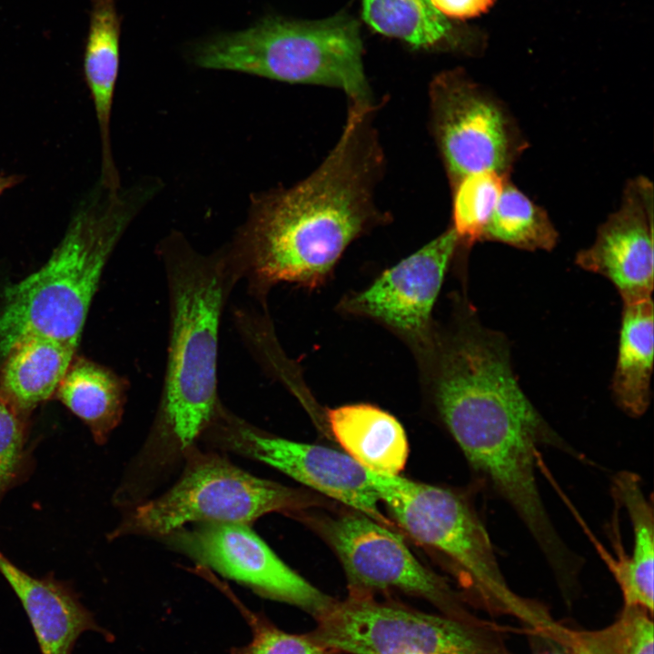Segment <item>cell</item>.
Here are the masks:
<instances>
[{"mask_svg": "<svg viewBox=\"0 0 654 654\" xmlns=\"http://www.w3.org/2000/svg\"><path fill=\"white\" fill-rule=\"evenodd\" d=\"M424 353L435 408L465 458L516 511L550 565L564 563L570 550L543 504L536 461L540 446L568 448L520 388L508 341L468 314Z\"/></svg>", "mask_w": 654, "mask_h": 654, "instance_id": "cell-1", "label": "cell"}, {"mask_svg": "<svg viewBox=\"0 0 654 654\" xmlns=\"http://www.w3.org/2000/svg\"><path fill=\"white\" fill-rule=\"evenodd\" d=\"M371 105L353 104L338 143L305 180L252 196L228 245L240 279L262 295L280 282L319 287L370 225L380 156L366 124Z\"/></svg>", "mask_w": 654, "mask_h": 654, "instance_id": "cell-2", "label": "cell"}, {"mask_svg": "<svg viewBox=\"0 0 654 654\" xmlns=\"http://www.w3.org/2000/svg\"><path fill=\"white\" fill-rule=\"evenodd\" d=\"M159 254L170 308L165 374L153 426L127 472L137 487L147 490L183 463L222 405L220 321L240 279L227 247L203 254L181 233H173L161 242Z\"/></svg>", "mask_w": 654, "mask_h": 654, "instance_id": "cell-3", "label": "cell"}, {"mask_svg": "<svg viewBox=\"0 0 654 654\" xmlns=\"http://www.w3.org/2000/svg\"><path fill=\"white\" fill-rule=\"evenodd\" d=\"M153 178L111 189L100 182L84 199L46 263L3 292L0 356L29 336L77 349L104 269L124 231L160 190Z\"/></svg>", "mask_w": 654, "mask_h": 654, "instance_id": "cell-4", "label": "cell"}, {"mask_svg": "<svg viewBox=\"0 0 654 654\" xmlns=\"http://www.w3.org/2000/svg\"><path fill=\"white\" fill-rule=\"evenodd\" d=\"M189 58L204 69L338 87L353 104H371L360 25L343 12L316 21L268 15L197 42Z\"/></svg>", "mask_w": 654, "mask_h": 654, "instance_id": "cell-5", "label": "cell"}, {"mask_svg": "<svg viewBox=\"0 0 654 654\" xmlns=\"http://www.w3.org/2000/svg\"><path fill=\"white\" fill-rule=\"evenodd\" d=\"M381 502L415 541L444 555L468 591L489 611L512 615L543 632L554 624L536 603L507 584L475 510L451 490L377 472Z\"/></svg>", "mask_w": 654, "mask_h": 654, "instance_id": "cell-6", "label": "cell"}, {"mask_svg": "<svg viewBox=\"0 0 654 654\" xmlns=\"http://www.w3.org/2000/svg\"><path fill=\"white\" fill-rule=\"evenodd\" d=\"M183 464L179 479L165 492L125 511L110 540L129 535L161 539L200 522L250 525L268 513H294L315 503L304 491L258 478L198 446Z\"/></svg>", "mask_w": 654, "mask_h": 654, "instance_id": "cell-7", "label": "cell"}, {"mask_svg": "<svg viewBox=\"0 0 654 654\" xmlns=\"http://www.w3.org/2000/svg\"><path fill=\"white\" fill-rule=\"evenodd\" d=\"M310 635L351 654H508L489 626L419 611L372 595L336 600Z\"/></svg>", "mask_w": 654, "mask_h": 654, "instance_id": "cell-8", "label": "cell"}, {"mask_svg": "<svg viewBox=\"0 0 654 654\" xmlns=\"http://www.w3.org/2000/svg\"><path fill=\"white\" fill-rule=\"evenodd\" d=\"M430 94L435 136L452 185L484 171L509 176L528 142L504 103L460 68L438 74Z\"/></svg>", "mask_w": 654, "mask_h": 654, "instance_id": "cell-9", "label": "cell"}, {"mask_svg": "<svg viewBox=\"0 0 654 654\" xmlns=\"http://www.w3.org/2000/svg\"><path fill=\"white\" fill-rule=\"evenodd\" d=\"M202 438L220 451L273 467L381 524L391 529L395 526L380 508L376 471L346 452L266 433L222 405Z\"/></svg>", "mask_w": 654, "mask_h": 654, "instance_id": "cell-10", "label": "cell"}, {"mask_svg": "<svg viewBox=\"0 0 654 654\" xmlns=\"http://www.w3.org/2000/svg\"><path fill=\"white\" fill-rule=\"evenodd\" d=\"M323 532L342 563L349 594L373 596L376 591L398 590L428 600L447 616L481 621L391 528L354 510L329 520Z\"/></svg>", "mask_w": 654, "mask_h": 654, "instance_id": "cell-11", "label": "cell"}, {"mask_svg": "<svg viewBox=\"0 0 654 654\" xmlns=\"http://www.w3.org/2000/svg\"><path fill=\"white\" fill-rule=\"evenodd\" d=\"M161 539L172 550L259 596L296 606L314 618L334 600L285 564L250 525L200 522Z\"/></svg>", "mask_w": 654, "mask_h": 654, "instance_id": "cell-12", "label": "cell"}, {"mask_svg": "<svg viewBox=\"0 0 654 654\" xmlns=\"http://www.w3.org/2000/svg\"><path fill=\"white\" fill-rule=\"evenodd\" d=\"M459 245L451 227L366 289L344 298L342 309L376 320L422 348L431 335L432 309Z\"/></svg>", "mask_w": 654, "mask_h": 654, "instance_id": "cell-13", "label": "cell"}, {"mask_svg": "<svg viewBox=\"0 0 654 654\" xmlns=\"http://www.w3.org/2000/svg\"><path fill=\"white\" fill-rule=\"evenodd\" d=\"M575 263L609 279L623 303L651 298L653 291V185L645 176L627 182L619 207L597 230Z\"/></svg>", "mask_w": 654, "mask_h": 654, "instance_id": "cell-14", "label": "cell"}, {"mask_svg": "<svg viewBox=\"0 0 654 654\" xmlns=\"http://www.w3.org/2000/svg\"><path fill=\"white\" fill-rule=\"evenodd\" d=\"M0 574L19 599L42 654H72L80 635L89 630L113 639L69 583L53 575L35 577L1 551Z\"/></svg>", "mask_w": 654, "mask_h": 654, "instance_id": "cell-15", "label": "cell"}, {"mask_svg": "<svg viewBox=\"0 0 654 654\" xmlns=\"http://www.w3.org/2000/svg\"><path fill=\"white\" fill-rule=\"evenodd\" d=\"M362 6L370 28L413 48L479 56L488 46L485 30L444 16L430 0H362Z\"/></svg>", "mask_w": 654, "mask_h": 654, "instance_id": "cell-16", "label": "cell"}, {"mask_svg": "<svg viewBox=\"0 0 654 654\" xmlns=\"http://www.w3.org/2000/svg\"><path fill=\"white\" fill-rule=\"evenodd\" d=\"M121 20L115 0H92L84 52V75L98 123L102 166L100 183L121 186L111 149L110 123L119 71Z\"/></svg>", "mask_w": 654, "mask_h": 654, "instance_id": "cell-17", "label": "cell"}, {"mask_svg": "<svg viewBox=\"0 0 654 654\" xmlns=\"http://www.w3.org/2000/svg\"><path fill=\"white\" fill-rule=\"evenodd\" d=\"M329 427L347 454L372 471L398 475L409 455L406 432L391 413L366 403L329 409Z\"/></svg>", "mask_w": 654, "mask_h": 654, "instance_id": "cell-18", "label": "cell"}, {"mask_svg": "<svg viewBox=\"0 0 654 654\" xmlns=\"http://www.w3.org/2000/svg\"><path fill=\"white\" fill-rule=\"evenodd\" d=\"M76 349L55 340L29 336L5 355L0 371V395L27 417L55 395Z\"/></svg>", "mask_w": 654, "mask_h": 654, "instance_id": "cell-19", "label": "cell"}, {"mask_svg": "<svg viewBox=\"0 0 654 654\" xmlns=\"http://www.w3.org/2000/svg\"><path fill=\"white\" fill-rule=\"evenodd\" d=\"M614 494L625 506L633 532L632 553H619L609 565L620 589L624 606L637 607L653 615L654 518L639 477L621 471L613 479Z\"/></svg>", "mask_w": 654, "mask_h": 654, "instance_id": "cell-20", "label": "cell"}, {"mask_svg": "<svg viewBox=\"0 0 654 654\" xmlns=\"http://www.w3.org/2000/svg\"><path fill=\"white\" fill-rule=\"evenodd\" d=\"M651 298L623 303L616 368L611 391L628 415L639 417L650 402L654 348Z\"/></svg>", "mask_w": 654, "mask_h": 654, "instance_id": "cell-21", "label": "cell"}, {"mask_svg": "<svg viewBox=\"0 0 654 654\" xmlns=\"http://www.w3.org/2000/svg\"><path fill=\"white\" fill-rule=\"evenodd\" d=\"M127 389V381L109 368L74 358L55 396L104 444L122 420Z\"/></svg>", "mask_w": 654, "mask_h": 654, "instance_id": "cell-22", "label": "cell"}, {"mask_svg": "<svg viewBox=\"0 0 654 654\" xmlns=\"http://www.w3.org/2000/svg\"><path fill=\"white\" fill-rule=\"evenodd\" d=\"M558 240V231L548 213L508 179L482 241L525 251H551Z\"/></svg>", "mask_w": 654, "mask_h": 654, "instance_id": "cell-23", "label": "cell"}, {"mask_svg": "<svg viewBox=\"0 0 654 654\" xmlns=\"http://www.w3.org/2000/svg\"><path fill=\"white\" fill-rule=\"evenodd\" d=\"M652 616L624 606L619 618L597 630H572L558 626L553 633L577 654H654Z\"/></svg>", "mask_w": 654, "mask_h": 654, "instance_id": "cell-24", "label": "cell"}, {"mask_svg": "<svg viewBox=\"0 0 654 654\" xmlns=\"http://www.w3.org/2000/svg\"><path fill=\"white\" fill-rule=\"evenodd\" d=\"M509 176L492 171L468 174L453 184L452 229L461 245L482 241Z\"/></svg>", "mask_w": 654, "mask_h": 654, "instance_id": "cell-25", "label": "cell"}, {"mask_svg": "<svg viewBox=\"0 0 654 654\" xmlns=\"http://www.w3.org/2000/svg\"><path fill=\"white\" fill-rule=\"evenodd\" d=\"M226 594L231 596L227 591ZM231 599L252 630L251 640L244 646L233 648L231 654H338L315 640L310 633L293 634L282 630L263 614L246 609L234 596Z\"/></svg>", "mask_w": 654, "mask_h": 654, "instance_id": "cell-26", "label": "cell"}, {"mask_svg": "<svg viewBox=\"0 0 654 654\" xmlns=\"http://www.w3.org/2000/svg\"><path fill=\"white\" fill-rule=\"evenodd\" d=\"M27 421L0 395V500L28 468Z\"/></svg>", "mask_w": 654, "mask_h": 654, "instance_id": "cell-27", "label": "cell"}, {"mask_svg": "<svg viewBox=\"0 0 654 654\" xmlns=\"http://www.w3.org/2000/svg\"><path fill=\"white\" fill-rule=\"evenodd\" d=\"M433 6L444 16L464 21L479 17L488 13L496 0H430Z\"/></svg>", "mask_w": 654, "mask_h": 654, "instance_id": "cell-28", "label": "cell"}, {"mask_svg": "<svg viewBox=\"0 0 654 654\" xmlns=\"http://www.w3.org/2000/svg\"><path fill=\"white\" fill-rule=\"evenodd\" d=\"M24 176L20 174L0 173V196L6 191L21 183Z\"/></svg>", "mask_w": 654, "mask_h": 654, "instance_id": "cell-29", "label": "cell"}, {"mask_svg": "<svg viewBox=\"0 0 654 654\" xmlns=\"http://www.w3.org/2000/svg\"><path fill=\"white\" fill-rule=\"evenodd\" d=\"M550 654H560V653H550Z\"/></svg>", "mask_w": 654, "mask_h": 654, "instance_id": "cell-30", "label": "cell"}]
</instances>
